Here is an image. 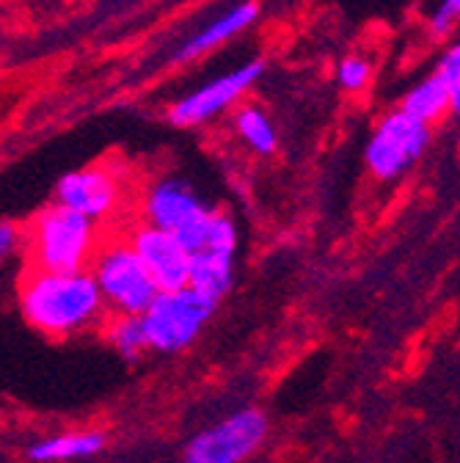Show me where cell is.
<instances>
[{"instance_id": "cell-9", "label": "cell", "mask_w": 460, "mask_h": 463, "mask_svg": "<svg viewBox=\"0 0 460 463\" xmlns=\"http://www.w3.org/2000/svg\"><path fill=\"white\" fill-rule=\"evenodd\" d=\"M130 243L146 262L149 273L155 276L160 293L163 289H183L191 284V251L185 243L174 235V232H165L160 226H152L141 221L130 232Z\"/></svg>"}, {"instance_id": "cell-11", "label": "cell", "mask_w": 460, "mask_h": 463, "mask_svg": "<svg viewBox=\"0 0 460 463\" xmlns=\"http://www.w3.org/2000/svg\"><path fill=\"white\" fill-rule=\"evenodd\" d=\"M257 17H259V4H257V0H243V4H238L232 12L221 14V17L212 20L204 31H199L193 39H188V42L180 47V52L174 55V61H177V64H185V61H193V58H199V55H204V52L221 47L223 42H229L232 36L243 33Z\"/></svg>"}, {"instance_id": "cell-8", "label": "cell", "mask_w": 460, "mask_h": 463, "mask_svg": "<svg viewBox=\"0 0 460 463\" xmlns=\"http://www.w3.org/2000/svg\"><path fill=\"white\" fill-rule=\"evenodd\" d=\"M265 72V61H249L243 67H238L235 72L221 75L204 86H199L196 91H191L188 97H183L180 102L171 105L168 119L177 128H196L210 122L215 113L226 110L229 105H235Z\"/></svg>"}, {"instance_id": "cell-5", "label": "cell", "mask_w": 460, "mask_h": 463, "mask_svg": "<svg viewBox=\"0 0 460 463\" xmlns=\"http://www.w3.org/2000/svg\"><path fill=\"white\" fill-rule=\"evenodd\" d=\"M215 301L199 293L196 287H183V289H163L155 298V304L144 312L149 345L155 351L163 354H177L188 347L204 323L212 317Z\"/></svg>"}, {"instance_id": "cell-13", "label": "cell", "mask_w": 460, "mask_h": 463, "mask_svg": "<svg viewBox=\"0 0 460 463\" xmlns=\"http://www.w3.org/2000/svg\"><path fill=\"white\" fill-rule=\"evenodd\" d=\"M402 110H408L417 119L433 125L446 110H452V89L449 83L436 72L425 80H419L406 97H402Z\"/></svg>"}, {"instance_id": "cell-2", "label": "cell", "mask_w": 460, "mask_h": 463, "mask_svg": "<svg viewBox=\"0 0 460 463\" xmlns=\"http://www.w3.org/2000/svg\"><path fill=\"white\" fill-rule=\"evenodd\" d=\"M25 232H28L25 246L36 270H55V273L89 270L99 251L94 218L72 207H64L59 202L39 210Z\"/></svg>"}, {"instance_id": "cell-21", "label": "cell", "mask_w": 460, "mask_h": 463, "mask_svg": "<svg viewBox=\"0 0 460 463\" xmlns=\"http://www.w3.org/2000/svg\"><path fill=\"white\" fill-rule=\"evenodd\" d=\"M28 238V232H23L17 223H12V221H4V226H0V254L4 257H9V254H14L20 246H23V241Z\"/></svg>"}, {"instance_id": "cell-17", "label": "cell", "mask_w": 460, "mask_h": 463, "mask_svg": "<svg viewBox=\"0 0 460 463\" xmlns=\"http://www.w3.org/2000/svg\"><path fill=\"white\" fill-rule=\"evenodd\" d=\"M207 249L223 251V254H235V249H238V229H235V221L229 218L226 213L212 210L210 232H207Z\"/></svg>"}, {"instance_id": "cell-4", "label": "cell", "mask_w": 460, "mask_h": 463, "mask_svg": "<svg viewBox=\"0 0 460 463\" xmlns=\"http://www.w3.org/2000/svg\"><path fill=\"white\" fill-rule=\"evenodd\" d=\"M141 215L152 226L174 232L191 254L207 249L212 210L204 207L199 194L185 180L180 177L155 180L141 199Z\"/></svg>"}, {"instance_id": "cell-18", "label": "cell", "mask_w": 460, "mask_h": 463, "mask_svg": "<svg viewBox=\"0 0 460 463\" xmlns=\"http://www.w3.org/2000/svg\"><path fill=\"white\" fill-rule=\"evenodd\" d=\"M336 78H339V86L348 89V91H359L370 83L372 78V64L367 58H359V55H348L339 61V70H336Z\"/></svg>"}, {"instance_id": "cell-19", "label": "cell", "mask_w": 460, "mask_h": 463, "mask_svg": "<svg viewBox=\"0 0 460 463\" xmlns=\"http://www.w3.org/2000/svg\"><path fill=\"white\" fill-rule=\"evenodd\" d=\"M436 72L449 83V89H452V113L460 116V42L441 55Z\"/></svg>"}, {"instance_id": "cell-12", "label": "cell", "mask_w": 460, "mask_h": 463, "mask_svg": "<svg viewBox=\"0 0 460 463\" xmlns=\"http://www.w3.org/2000/svg\"><path fill=\"white\" fill-rule=\"evenodd\" d=\"M232 257L212 249H202L191 257V287H196L199 293L212 298L215 304L229 293L232 287L235 270H232Z\"/></svg>"}, {"instance_id": "cell-20", "label": "cell", "mask_w": 460, "mask_h": 463, "mask_svg": "<svg viewBox=\"0 0 460 463\" xmlns=\"http://www.w3.org/2000/svg\"><path fill=\"white\" fill-rule=\"evenodd\" d=\"M457 20H460V0H441L438 9L430 17V31L436 36H446Z\"/></svg>"}, {"instance_id": "cell-6", "label": "cell", "mask_w": 460, "mask_h": 463, "mask_svg": "<svg viewBox=\"0 0 460 463\" xmlns=\"http://www.w3.org/2000/svg\"><path fill=\"white\" fill-rule=\"evenodd\" d=\"M427 144L430 125L399 108L375 128L367 144V165L378 180H397L425 155Z\"/></svg>"}, {"instance_id": "cell-10", "label": "cell", "mask_w": 460, "mask_h": 463, "mask_svg": "<svg viewBox=\"0 0 460 463\" xmlns=\"http://www.w3.org/2000/svg\"><path fill=\"white\" fill-rule=\"evenodd\" d=\"M55 202L72 207L94 221L108 218L122 202L119 174L110 165H89L70 171L55 185Z\"/></svg>"}, {"instance_id": "cell-15", "label": "cell", "mask_w": 460, "mask_h": 463, "mask_svg": "<svg viewBox=\"0 0 460 463\" xmlns=\"http://www.w3.org/2000/svg\"><path fill=\"white\" fill-rule=\"evenodd\" d=\"M235 130L257 155H273L276 152V128L270 116L259 105H240L235 110Z\"/></svg>"}, {"instance_id": "cell-14", "label": "cell", "mask_w": 460, "mask_h": 463, "mask_svg": "<svg viewBox=\"0 0 460 463\" xmlns=\"http://www.w3.org/2000/svg\"><path fill=\"white\" fill-rule=\"evenodd\" d=\"M102 436L99 433H70V436H55L47 439L36 447H31V460L50 463V460H72V458H86L102 449Z\"/></svg>"}, {"instance_id": "cell-16", "label": "cell", "mask_w": 460, "mask_h": 463, "mask_svg": "<svg viewBox=\"0 0 460 463\" xmlns=\"http://www.w3.org/2000/svg\"><path fill=\"white\" fill-rule=\"evenodd\" d=\"M105 334H108L110 345L117 347L125 359H138L146 347H152L144 315H113Z\"/></svg>"}, {"instance_id": "cell-7", "label": "cell", "mask_w": 460, "mask_h": 463, "mask_svg": "<svg viewBox=\"0 0 460 463\" xmlns=\"http://www.w3.org/2000/svg\"><path fill=\"white\" fill-rule=\"evenodd\" d=\"M268 422L259 411H238L218 428L196 436L185 449V463H240L262 444Z\"/></svg>"}, {"instance_id": "cell-1", "label": "cell", "mask_w": 460, "mask_h": 463, "mask_svg": "<svg viewBox=\"0 0 460 463\" xmlns=\"http://www.w3.org/2000/svg\"><path fill=\"white\" fill-rule=\"evenodd\" d=\"M25 320L47 336H70L102 323L108 304L91 270H31L20 287Z\"/></svg>"}, {"instance_id": "cell-3", "label": "cell", "mask_w": 460, "mask_h": 463, "mask_svg": "<svg viewBox=\"0 0 460 463\" xmlns=\"http://www.w3.org/2000/svg\"><path fill=\"white\" fill-rule=\"evenodd\" d=\"M91 273L113 315H144L160 296L155 276L130 238L102 243L91 262Z\"/></svg>"}]
</instances>
